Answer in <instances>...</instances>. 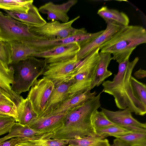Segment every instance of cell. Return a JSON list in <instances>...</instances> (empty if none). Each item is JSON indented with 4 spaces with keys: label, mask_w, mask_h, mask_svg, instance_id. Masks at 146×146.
Returning <instances> with one entry per match:
<instances>
[{
    "label": "cell",
    "mask_w": 146,
    "mask_h": 146,
    "mask_svg": "<svg viewBox=\"0 0 146 146\" xmlns=\"http://www.w3.org/2000/svg\"><path fill=\"white\" fill-rule=\"evenodd\" d=\"M88 33L87 31L68 37L52 40L36 39L21 42L36 49L38 52L46 51L54 47L76 42L80 46L89 42L104 32Z\"/></svg>",
    "instance_id": "ba28073f"
},
{
    "label": "cell",
    "mask_w": 146,
    "mask_h": 146,
    "mask_svg": "<svg viewBox=\"0 0 146 146\" xmlns=\"http://www.w3.org/2000/svg\"><path fill=\"white\" fill-rule=\"evenodd\" d=\"M55 88L50 79L43 78L37 80L32 86L27 98L33 109L39 118L43 112L49 98Z\"/></svg>",
    "instance_id": "9c48e42d"
},
{
    "label": "cell",
    "mask_w": 146,
    "mask_h": 146,
    "mask_svg": "<svg viewBox=\"0 0 146 146\" xmlns=\"http://www.w3.org/2000/svg\"><path fill=\"white\" fill-rule=\"evenodd\" d=\"M80 49V45L75 42L57 46L46 51L37 52L32 56L44 58L47 64L72 59L76 55Z\"/></svg>",
    "instance_id": "7c38bea8"
},
{
    "label": "cell",
    "mask_w": 146,
    "mask_h": 146,
    "mask_svg": "<svg viewBox=\"0 0 146 146\" xmlns=\"http://www.w3.org/2000/svg\"><path fill=\"white\" fill-rule=\"evenodd\" d=\"M98 48L79 61L71 78V84L68 93L69 98L90 90L94 77L99 59Z\"/></svg>",
    "instance_id": "5b68a950"
},
{
    "label": "cell",
    "mask_w": 146,
    "mask_h": 146,
    "mask_svg": "<svg viewBox=\"0 0 146 146\" xmlns=\"http://www.w3.org/2000/svg\"><path fill=\"white\" fill-rule=\"evenodd\" d=\"M11 43L3 40L0 41V61L9 66L11 64Z\"/></svg>",
    "instance_id": "1f68e13d"
},
{
    "label": "cell",
    "mask_w": 146,
    "mask_h": 146,
    "mask_svg": "<svg viewBox=\"0 0 146 146\" xmlns=\"http://www.w3.org/2000/svg\"><path fill=\"white\" fill-rule=\"evenodd\" d=\"M97 14L105 21H111L123 26L129 25V19L125 13L103 6L98 11Z\"/></svg>",
    "instance_id": "cb8c5ba5"
},
{
    "label": "cell",
    "mask_w": 146,
    "mask_h": 146,
    "mask_svg": "<svg viewBox=\"0 0 146 146\" xmlns=\"http://www.w3.org/2000/svg\"><path fill=\"white\" fill-rule=\"evenodd\" d=\"M18 118L17 122L24 125H27L37 118L31 103L27 98L23 99L17 107Z\"/></svg>",
    "instance_id": "603a6c76"
},
{
    "label": "cell",
    "mask_w": 146,
    "mask_h": 146,
    "mask_svg": "<svg viewBox=\"0 0 146 146\" xmlns=\"http://www.w3.org/2000/svg\"><path fill=\"white\" fill-rule=\"evenodd\" d=\"M0 98L10 102H13L10 96L1 87H0Z\"/></svg>",
    "instance_id": "8d00e7d4"
},
{
    "label": "cell",
    "mask_w": 146,
    "mask_h": 146,
    "mask_svg": "<svg viewBox=\"0 0 146 146\" xmlns=\"http://www.w3.org/2000/svg\"><path fill=\"white\" fill-rule=\"evenodd\" d=\"M110 146H128L123 142L119 139L116 138L114 140L113 143Z\"/></svg>",
    "instance_id": "74e56055"
},
{
    "label": "cell",
    "mask_w": 146,
    "mask_h": 146,
    "mask_svg": "<svg viewBox=\"0 0 146 146\" xmlns=\"http://www.w3.org/2000/svg\"><path fill=\"white\" fill-rule=\"evenodd\" d=\"M0 100H3V99H1V98H0ZM9 102H10V101H9Z\"/></svg>",
    "instance_id": "60d3db41"
},
{
    "label": "cell",
    "mask_w": 146,
    "mask_h": 146,
    "mask_svg": "<svg viewBox=\"0 0 146 146\" xmlns=\"http://www.w3.org/2000/svg\"><path fill=\"white\" fill-rule=\"evenodd\" d=\"M33 1L0 0V9L9 11L27 13Z\"/></svg>",
    "instance_id": "d4e9b609"
},
{
    "label": "cell",
    "mask_w": 146,
    "mask_h": 146,
    "mask_svg": "<svg viewBox=\"0 0 146 146\" xmlns=\"http://www.w3.org/2000/svg\"><path fill=\"white\" fill-rule=\"evenodd\" d=\"M99 55V60L94 77L91 84L90 90L96 87L99 86L106 79L112 74V73L108 69L112 60L111 54L109 53L100 52Z\"/></svg>",
    "instance_id": "44dd1931"
},
{
    "label": "cell",
    "mask_w": 146,
    "mask_h": 146,
    "mask_svg": "<svg viewBox=\"0 0 146 146\" xmlns=\"http://www.w3.org/2000/svg\"><path fill=\"white\" fill-rule=\"evenodd\" d=\"M139 60L135 57L131 62L127 60L119 64L118 72L112 81H104L102 91L113 96L116 106L119 109L129 108L136 115L143 116L146 113L144 106L134 96L130 80L133 69Z\"/></svg>",
    "instance_id": "7a4b0ae2"
},
{
    "label": "cell",
    "mask_w": 146,
    "mask_h": 146,
    "mask_svg": "<svg viewBox=\"0 0 146 146\" xmlns=\"http://www.w3.org/2000/svg\"><path fill=\"white\" fill-rule=\"evenodd\" d=\"M114 137L128 146H146V132L133 131L124 135Z\"/></svg>",
    "instance_id": "4316f807"
},
{
    "label": "cell",
    "mask_w": 146,
    "mask_h": 146,
    "mask_svg": "<svg viewBox=\"0 0 146 146\" xmlns=\"http://www.w3.org/2000/svg\"><path fill=\"white\" fill-rule=\"evenodd\" d=\"M93 123L96 130L98 129L108 126L119 125L110 121L101 111H98L96 112L94 117Z\"/></svg>",
    "instance_id": "d6a6232c"
},
{
    "label": "cell",
    "mask_w": 146,
    "mask_h": 146,
    "mask_svg": "<svg viewBox=\"0 0 146 146\" xmlns=\"http://www.w3.org/2000/svg\"><path fill=\"white\" fill-rule=\"evenodd\" d=\"M2 115L12 117L17 122L18 118L17 107L13 102L0 100V116Z\"/></svg>",
    "instance_id": "4dcf8cb0"
},
{
    "label": "cell",
    "mask_w": 146,
    "mask_h": 146,
    "mask_svg": "<svg viewBox=\"0 0 146 146\" xmlns=\"http://www.w3.org/2000/svg\"><path fill=\"white\" fill-rule=\"evenodd\" d=\"M71 146H110L108 140L100 136H88L79 139L68 140Z\"/></svg>",
    "instance_id": "484cf974"
},
{
    "label": "cell",
    "mask_w": 146,
    "mask_h": 146,
    "mask_svg": "<svg viewBox=\"0 0 146 146\" xmlns=\"http://www.w3.org/2000/svg\"><path fill=\"white\" fill-rule=\"evenodd\" d=\"M105 21L107 26L103 32L93 40L80 47V50L76 55L78 61L109 40L123 26L114 21Z\"/></svg>",
    "instance_id": "4fadbf2b"
},
{
    "label": "cell",
    "mask_w": 146,
    "mask_h": 146,
    "mask_svg": "<svg viewBox=\"0 0 146 146\" xmlns=\"http://www.w3.org/2000/svg\"><path fill=\"white\" fill-rule=\"evenodd\" d=\"M4 11L6 15L29 27H39L46 23L40 14L38 9L33 4L27 13Z\"/></svg>",
    "instance_id": "d6986e66"
},
{
    "label": "cell",
    "mask_w": 146,
    "mask_h": 146,
    "mask_svg": "<svg viewBox=\"0 0 146 146\" xmlns=\"http://www.w3.org/2000/svg\"><path fill=\"white\" fill-rule=\"evenodd\" d=\"M96 132L98 135L105 138L108 136H123L133 131L119 125H115L97 129Z\"/></svg>",
    "instance_id": "83f0119b"
},
{
    "label": "cell",
    "mask_w": 146,
    "mask_h": 146,
    "mask_svg": "<svg viewBox=\"0 0 146 146\" xmlns=\"http://www.w3.org/2000/svg\"><path fill=\"white\" fill-rule=\"evenodd\" d=\"M146 42L145 29L139 25L122 26L108 41L100 47V52L112 54L119 64L129 60L138 45Z\"/></svg>",
    "instance_id": "3957f363"
},
{
    "label": "cell",
    "mask_w": 146,
    "mask_h": 146,
    "mask_svg": "<svg viewBox=\"0 0 146 146\" xmlns=\"http://www.w3.org/2000/svg\"><path fill=\"white\" fill-rule=\"evenodd\" d=\"M9 42L12 48L11 64H17L25 60L38 52L36 49L21 42Z\"/></svg>",
    "instance_id": "7402d4cb"
},
{
    "label": "cell",
    "mask_w": 146,
    "mask_h": 146,
    "mask_svg": "<svg viewBox=\"0 0 146 146\" xmlns=\"http://www.w3.org/2000/svg\"><path fill=\"white\" fill-rule=\"evenodd\" d=\"M24 143L29 146H71L68 144V140L41 139Z\"/></svg>",
    "instance_id": "f546056e"
},
{
    "label": "cell",
    "mask_w": 146,
    "mask_h": 146,
    "mask_svg": "<svg viewBox=\"0 0 146 146\" xmlns=\"http://www.w3.org/2000/svg\"><path fill=\"white\" fill-rule=\"evenodd\" d=\"M130 86L133 93L136 98L144 106L146 107V86L134 77L131 76Z\"/></svg>",
    "instance_id": "f1b7e54d"
},
{
    "label": "cell",
    "mask_w": 146,
    "mask_h": 146,
    "mask_svg": "<svg viewBox=\"0 0 146 146\" xmlns=\"http://www.w3.org/2000/svg\"><path fill=\"white\" fill-rule=\"evenodd\" d=\"M0 37L9 42L40 39L30 31V27L0 11Z\"/></svg>",
    "instance_id": "8992f818"
},
{
    "label": "cell",
    "mask_w": 146,
    "mask_h": 146,
    "mask_svg": "<svg viewBox=\"0 0 146 146\" xmlns=\"http://www.w3.org/2000/svg\"><path fill=\"white\" fill-rule=\"evenodd\" d=\"M9 134L0 138V143L14 137H24L28 141L41 139H51L53 133H42L32 129L27 125H24L19 122H15L11 127Z\"/></svg>",
    "instance_id": "9a60e30c"
},
{
    "label": "cell",
    "mask_w": 146,
    "mask_h": 146,
    "mask_svg": "<svg viewBox=\"0 0 146 146\" xmlns=\"http://www.w3.org/2000/svg\"><path fill=\"white\" fill-rule=\"evenodd\" d=\"M76 0H70L61 4H55L49 2L40 6L39 11L47 14L48 20L60 21L66 23L69 21L67 13L71 8L77 2Z\"/></svg>",
    "instance_id": "5bb4252c"
},
{
    "label": "cell",
    "mask_w": 146,
    "mask_h": 146,
    "mask_svg": "<svg viewBox=\"0 0 146 146\" xmlns=\"http://www.w3.org/2000/svg\"><path fill=\"white\" fill-rule=\"evenodd\" d=\"M14 70L12 66L0 61V87L11 97L17 107L24 98L17 95L11 88L14 82Z\"/></svg>",
    "instance_id": "ac0fdd59"
},
{
    "label": "cell",
    "mask_w": 146,
    "mask_h": 146,
    "mask_svg": "<svg viewBox=\"0 0 146 146\" xmlns=\"http://www.w3.org/2000/svg\"><path fill=\"white\" fill-rule=\"evenodd\" d=\"M78 62L76 55L68 60L47 64L42 74V78L50 80L55 87L70 81Z\"/></svg>",
    "instance_id": "30bf717a"
},
{
    "label": "cell",
    "mask_w": 146,
    "mask_h": 146,
    "mask_svg": "<svg viewBox=\"0 0 146 146\" xmlns=\"http://www.w3.org/2000/svg\"><path fill=\"white\" fill-rule=\"evenodd\" d=\"M134 75L137 79L144 78L146 76V70L140 68L134 73Z\"/></svg>",
    "instance_id": "d590c367"
},
{
    "label": "cell",
    "mask_w": 146,
    "mask_h": 146,
    "mask_svg": "<svg viewBox=\"0 0 146 146\" xmlns=\"http://www.w3.org/2000/svg\"><path fill=\"white\" fill-rule=\"evenodd\" d=\"M97 94L96 91L91 92L90 90H89L70 98L47 116L67 112L71 110L82 105L95 97Z\"/></svg>",
    "instance_id": "ffe728a7"
},
{
    "label": "cell",
    "mask_w": 146,
    "mask_h": 146,
    "mask_svg": "<svg viewBox=\"0 0 146 146\" xmlns=\"http://www.w3.org/2000/svg\"><path fill=\"white\" fill-rule=\"evenodd\" d=\"M102 92L82 105L68 111L63 120L62 126L53 132L51 139L69 140L98 136L93 120L95 114L101 107Z\"/></svg>",
    "instance_id": "6da1fadb"
},
{
    "label": "cell",
    "mask_w": 146,
    "mask_h": 146,
    "mask_svg": "<svg viewBox=\"0 0 146 146\" xmlns=\"http://www.w3.org/2000/svg\"><path fill=\"white\" fill-rule=\"evenodd\" d=\"M80 17L78 16L66 23L52 21L40 27H30V31L40 39L52 40L67 38L86 31L84 28L76 29L72 27L73 23Z\"/></svg>",
    "instance_id": "52a82bcc"
},
{
    "label": "cell",
    "mask_w": 146,
    "mask_h": 146,
    "mask_svg": "<svg viewBox=\"0 0 146 146\" xmlns=\"http://www.w3.org/2000/svg\"><path fill=\"white\" fill-rule=\"evenodd\" d=\"M16 146H29L27 145L26 144L24 143H20Z\"/></svg>",
    "instance_id": "ab89813d"
},
{
    "label": "cell",
    "mask_w": 146,
    "mask_h": 146,
    "mask_svg": "<svg viewBox=\"0 0 146 146\" xmlns=\"http://www.w3.org/2000/svg\"><path fill=\"white\" fill-rule=\"evenodd\" d=\"M71 82L70 80L55 87L44 111L39 118L48 115L69 98L68 91Z\"/></svg>",
    "instance_id": "e0dca14e"
},
{
    "label": "cell",
    "mask_w": 146,
    "mask_h": 146,
    "mask_svg": "<svg viewBox=\"0 0 146 146\" xmlns=\"http://www.w3.org/2000/svg\"><path fill=\"white\" fill-rule=\"evenodd\" d=\"M11 66L14 70L12 90L20 96L29 90L37 78L42 75L47 64L44 59L31 56Z\"/></svg>",
    "instance_id": "277c9868"
},
{
    "label": "cell",
    "mask_w": 146,
    "mask_h": 146,
    "mask_svg": "<svg viewBox=\"0 0 146 146\" xmlns=\"http://www.w3.org/2000/svg\"><path fill=\"white\" fill-rule=\"evenodd\" d=\"M12 117L5 115L0 116V130L11 123L15 122Z\"/></svg>",
    "instance_id": "e575fe53"
},
{
    "label": "cell",
    "mask_w": 146,
    "mask_h": 146,
    "mask_svg": "<svg viewBox=\"0 0 146 146\" xmlns=\"http://www.w3.org/2000/svg\"><path fill=\"white\" fill-rule=\"evenodd\" d=\"M67 112L37 118L28 125L36 131L42 133H53L60 127Z\"/></svg>",
    "instance_id": "2e32d148"
},
{
    "label": "cell",
    "mask_w": 146,
    "mask_h": 146,
    "mask_svg": "<svg viewBox=\"0 0 146 146\" xmlns=\"http://www.w3.org/2000/svg\"><path fill=\"white\" fill-rule=\"evenodd\" d=\"M28 141V139L24 137L12 138L8 141H5L0 143V146H16L20 143L25 142Z\"/></svg>",
    "instance_id": "836d02e7"
},
{
    "label": "cell",
    "mask_w": 146,
    "mask_h": 146,
    "mask_svg": "<svg viewBox=\"0 0 146 146\" xmlns=\"http://www.w3.org/2000/svg\"><path fill=\"white\" fill-rule=\"evenodd\" d=\"M15 123V122L11 123L9 125L0 130V136L8 132L11 127Z\"/></svg>",
    "instance_id": "f35d334b"
},
{
    "label": "cell",
    "mask_w": 146,
    "mask_h": 146,
    "mask_svg": "<svg viewBox=\"0 0 146 146\" xmlns=\"http://www.w3.org/2000/svg\"><path fill=\"white\" fill-rule=\"evenodd\" d=\"M100 108L107 118L113 123L133 131L146 132V123L134 118L129 108L115 111L101 107Z\"/></svg>",
    "instance_id": "8fae6325"
},
{
    "label": "cell",
    "mask_w": 146,
    "mask_h": 146,
    "mask_svg": "<svg viewBox=\"0 0 146 146\" xmlns=\"http://www.w3.org/2000/svg\"><path fill=\"white\" fill-rule=\"evenodd\" d=\"M1 40H2V39H1V38L0 37V41H1Z\"/></svg>",
    "instance_id": "b9f144b4"
}]
</instances>
